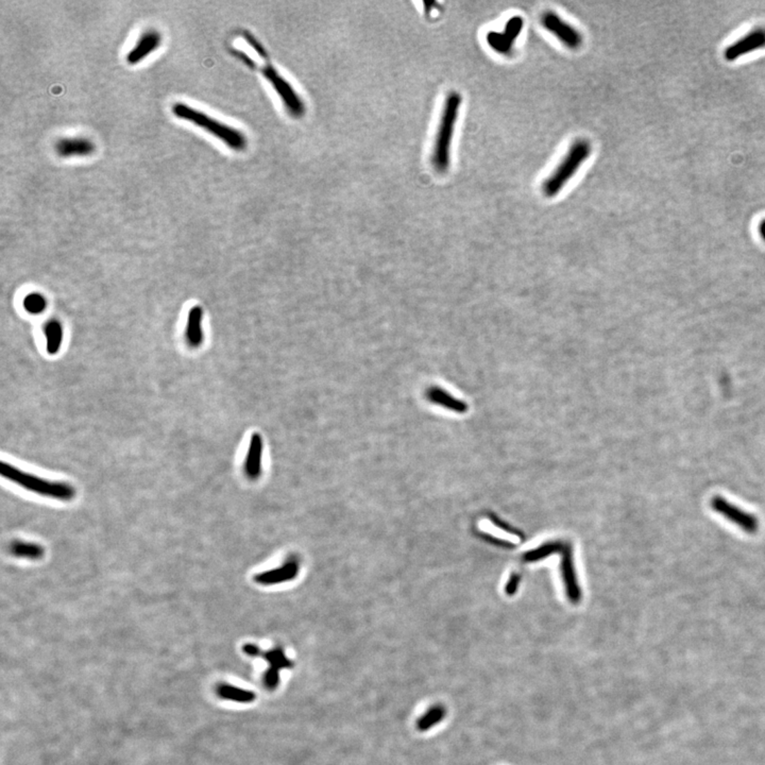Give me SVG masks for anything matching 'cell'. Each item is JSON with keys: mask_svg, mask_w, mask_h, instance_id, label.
I'll return each instance as SVG.
<instances>
[{"mask_svg": "<svg viewBox=\"0 0 765 765\" xmlns=\"http://www.w3.org/2000/svg\"><path fill=\"white\" fill-rule=\"evenodd\" d=\"M446 717V708L444 705L433 706L428 711L424 713L420 719L417 722V728L419 731H430L433 727L436 726L440 722L444 721Z\"/></svg>", "mask_w": 765, "mask_h": 765, "instance_id": "obj_16", "label": "cell"}, {"mask_svg": "<svg viewBox=\"0 0 765 765\" xmlns=\"http://www.w3.org/2000/svg\"><path fill=\"white\" fill-rule=\"evenodd\" d=\"M763 47H765V29H756L729 46L725 51V57L728 61H735Z\"/></svg>", "mask_w": 765, "mask_h": 765, "instance_id": "obj_10", "label": "cell"}, {"mask_svg": "<svg viewBox=\"0 0 765 765\" xmlns=\"http://www.w3.org/2000/svg\"><path fill=\"white\" fill-rule=\"evenodd\" d=\"M217 693L223 699L236 703H251L255 699L253 692L234 687L231 684H220L217 688Z\"/></svg>", "mask_w": 765, "mask_h": 765, "instance_id": "obj_17", "label": "cell"}, {"mask_svg": "<svg viewBox=\"0 0 765 765\" xmlns=\"http://www.w3.org/2000/svg\"><path fill=\"white\" fill-rule=\"evenodd\" d=\"M12 555L26 559L37 560L44 556V548L32 542H14L10 546Z\"/></svg>", "mask_w": 765, "mask_h": 765, "instance_id": "obj_18", "label": "cell"}, {"mask_svg": "<svg viewBox=\"0 0 765 765\" xmlns=\"http://www.w3.org/2000/svg\"><path fill=\"white\" fill-rule=\"evenodd\" d=\"M280 682V672L267 670L264 675V684L268 690H275Z\"/></svg>", "mask_w": 765, "mask_h": 765, "instance_id": "obj_23", "label": "cell"}, {"mask_svg": "<svg viewBox=\"0 0 765 765\" xmlns=\"http://www.w3.org/2000/svg\"><path fill=\"white\" fill-rule=\"evenodd\" d=\"M760 231L761 234H762L763 239H765V220L762 222V224H761Z\"/></svg>", "mask_w": 765, "mask_h": 765, "instance_id": "obj_26", "label": "cell"}, {"mask_svg": "<svg viewBox=\"0 0 765 765\" xmlns=\"http://www.w3.org/2000/svg\"><path fill=\"white\" fill-rule=\"evenodd\" d=\"M300 572V566L296 559L287 560L282 566L261 572L255 576V583L261 586L279 585V584L292 582Z\"/></svg>", "mask_w": 765, "mask_h": 765, "instance_id": "obj_9", "label": "cell"}, {"mask_svg": "<svg viewBox=\"0 0 765 765\" xmlns=\"http://www.w3.org/2000/svg\"><path fill=\"white\" fill-rule=\"evenodd\" d=\"M592 153L591 143L587 139H576L564 155L562 162L542 183V192L548 198L557 196L568 182L575 176Z\"/></svg>", "mask_w": 765, "mask_h": 765, "instance_id": "obj_3", "label": "cell"}, {"mask_svg": "<svg viewBox=\"0 0 765 765\" xmlns=\"http://www.w3.org/2000/svg\"><path fill=\"white\" fill-rule=\"evenodd\" d=\"M172 113L176 117L201 128L210 135H213L216 139L226 143L232 150H243L247 145V139L239 130L234 129L231 126L218 121L215 118L210 117L208 114L195 109L188 104L178 102L172 107Z\"/></svg>", "mask_w": 765, "mask_h": 765, "instance_id": "obj_2", "label": "cell"}, {"mask_svg": "<svg viewBox=\"0 0 765 765\" xmlns=\"http://www.w3.org/2000/svg\"><path fill=\"white\" fill-rule=\"evenodd\" d=\"M162 43V37L160 32L155 30H148L143 32L139 37L135 47L127 54V62L130 65L139 64V62L150 56L155 52Z\"/></svg>", "mask_w": 765, "mask_h": 765, "instance_id": "obj_11", "label": "cell"}, {"mask_svg": "<svg viewBox=\"0 0 765 765\" xmlns=\"http://www.w3.org/2000/svg\"><path fill=\"white\" fill-rule=\"evenodd\" d=\"M519 583V576L513 575L509 580L508 585H507V592L509 595H513V592L516 591L517 586Z\"/></svg>", "mask_w": 765, "mask_h": 765, "instance_id": "obj_25", "label": "cell"}, {"mask_svg": "<svg viewBox=\"0 0 765 765\" xmlns=\"http://www.w3.org/2000/svg\"><path fill=\"white\" fill-rule=\"evenodd\" d=\"M261 456H263V439L257 433L252 435L250 439L249 448L245 460V473L248 479H257L261 472Z\"/></svg>", "mask_w": 765, "mask_h": 765, "instance_id": "obj_13", "label": "cell"}, {"mask_svg": "<svg viewBox=\"0 0 765 765\" xmlns=\"http://www.w3.org/2000/svg\"><path fill=\"white\" fill-rule=\"evenodd\" d=\"M710 506L713 511L721 515L729 522L737 525L747 534H756L759 530V521L754 515L746 513L743 509L733 505L723 497H712Z\"/></svg>", "mask_w": 765, "mask_h": 765, "instance_id": "obj_7", "label": "cell"}, {"mask_svg": "<svg viewBox=\"0 0 765 765\" xmlns=\"http://www.w3.org/2000/svg\"><path fill=\"white\" fill-rule=\"evenodd\" d=\"M243 650L246 655L251 657H259V655H261V650H259V646H257V645L255 644L244 645Z\"/></svg>", "mask_w": 765, "mask_h": 765, "instance_id": "obj_24", "label": "cell"}, {"mask_svg": "<svg viewBox=\"0 0 765 765\" xmlns=\"http://www.w3.org/2000/svg\"><path fill=\"white\" fill-rule=\"evenodd\" d=\"M23 306H25V308H27V310H29V312L37 314V312H42V310H45L46 303H45L44 298H43L42 296H39V295H30V296L25 299Z\"/></svg>", "mask_w": 765, "mask_h": 765, "instance_id": "obj_22", "label": "cell"}, {"mask_svg": "<svg viewBox=\"0 0 765 765\" xmlns=\"http://www.w3.org/2000/svg\"><path fill=\"white\" fill-rule=\"evenodd\" d=\"M259 657L269 662V664H270V668H268L269 670L280 672L283 668H290L294 666L292 660L287 658L284 650L281 648H277L266 653L261 652Z\"/></svg>", "mask_w": 765, "mask_h": 765, "instance_id": "obj_20", "label": "cell"}, {"mask_svg": "<svg viewBox=\"0 0 765 765\" xmlns=\"http://www.w3.org/2000/svg\"><path fill=\"white\" fill-rule=\"evenodd\" d=\"M45 336L47 339V352L51 355L58 353L63 339V328L60 322L50 320L45 326Z\"/></svg>", "mask_w": 765, "mask_h": 765, "instance_id": "obj_19", "label": "cell"}, {"mask_svg": "<svg viewBox=\"0 0 765 765\" xmlns=\"http://www.w3.org/2000/svg\"><path fill=\"white\" fill-rule=\"evenodd\" d=\"M562 548V544H548L546 546L539 548L538 550H532L525 554L524 562H535V560L542 559V558L548 556L550 553L555 552L558 548Z\"/></svg>", "mask_w": 765, "mask_h": 765, "instance_id": "obj_21", "label": "cell"}, {"mask_svg": "<svg viewBox=\"0 0 765 765\" xmlns=\"http://www.w3.org/2000/svg\"><path fill=\"white\" fill-rule=\"evenodd\" d=\"M261 70L265 78L275 88L279 97L282 99L283 104H284L287 111L295 117L302 115L304 113V104H303L302 100L299 97L298 94L295 92L292 86L269 63L261 66Z\"/></svg>", "mask_w": 765, "mask_h": 765, "instance_id": "obj_6", "label": "cell"}, {"mask_svg": "<svg viewBox=\"0 0 765 765\" xmlns=\"http://www.w3.org/2000/svg\"><path fill=\"white\" fill-rule=\"evenodd\" d=\"M542 25L550 34L562 43L566 48L577 50L584 43V37L571 23H566L557 13L546 11L542 17Z\"/></svg>", "mask_w": 765, "mask_h": 765, "instance_id": "obj_5", "label": "cell"}, {"mask_svg": "<svg viewBox=\"0 0 765 765\" xmlns=\"http://www.w3.org/2000/svg\"><path fill=\"white\" fill-rule=\"evenodd\" d=\"M56 152L59 157H88L93 155L95 151V145L90 139L83 137H72V139H62L57 141Z\"/></svg>", "mask_w": 765, "mask_h": 765, "instance_id": "obj_12", "label": "cell"}, {"mask_svg": "<svg viewBox=\"0 0 765 765\" xmlns=\"http://www.w3.org/2000/svg\"><path fill=\"white\" fill-rule=\"evenodd\" d=\"M524 27V19L521 17H513L507 21L504 30L490 31L488 32V46L490 47L497 54L502 56H510L513 54V46L517 39L520 37Z\"/></svg>", "mask_w": 765, "mask_h": 765, "instance_id": "obj_8", "label": "cell"}, {"mask_svg": "<svg viewBox=\"0 0 765 765\" xmlns=\"http://www.w3.org/2000/svg\"><path fill=\"white\" fill-rule=\"evenodd\" d=\"M202 315H203V310L200 306H194L188 314L186 339L192 347H198L203 339L201 330Z\"/></svg>", "mask_w": 765, "mask_h": 765, "instance_id": "obj_15", "label": "cell"}, {"mask_svg": "<svg viewBox=\"0 0 765 765\" xmlns=\"http://www.w3.org/2000/svg\"><path fill=\"white\" fill-rule=\"evenodd\" d=\"M461 103H463V97L457 92L448 93L444 100V109H442L432 153L433 166L440 174L446 172L451 164L452 143H453L454 132H455Z\"/></svg>", "mask_w": 765, "mask_h": 765, "instance_id": "obj_1", "label": "cell"}, {"mask_svg": "<svg viewBox=\"0 0 765 765\" xmlns=\"http://www.w3.org/2000/svg\"><path fill=\"white\" fill-rule=\"evenodd\" d=\"M426 398L433 404L444 407L446 410L451 412L457 413V414H465L468 412V405L464 401L455 398L451 393H448L440 387H430L426 390Z\"/></svg>", "mask_w": 765, "mask_h": 765, "instance_id": "obj_14", "label": "cell"}, {"mask_svg": "<svg viewBox=\"0 0 765 765\" xmlns=\"http://www.w3.org/2000/svg\"><path fill=\"white\" fill-rule=\"evenodd\" d=\"M0 473L3 477L9 479L12 483L17 484L27 490L43 497L59 499V501H70L76 495L74 488L70 484L41 479L33 474L21 471L19 468L5 461L1 463Z\"/></svg>", "mask_w": 765, "mask_h": 765, "instance_id": "obj_4", "label": "cell"}]
</instances>
